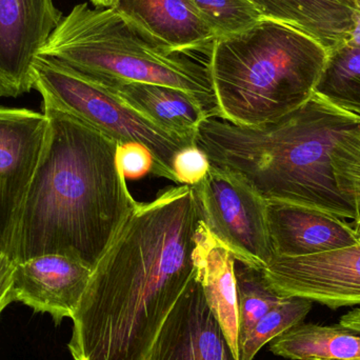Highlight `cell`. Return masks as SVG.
Here are the masks:
<instances>
[{"instance_id":"obj_1","label":"cell","mask_w":360,"mask_h":360,"mask_svg":"<svg viewBox=\"0 0 360 360\" xmlns=\"http://www.w3.org/2000/svg\"><path fill=\"white\" fill-rule=\"evenodd\" d=\"M200 221L188 184L137 202L95 264L72 316L74 360H146L194 277Z\"/></svg>"},{"instance_id":"obj_2","label":"cell","mask_w":360,"mask_h":360,"mask_svg":"<svg viewBox=\"0 0 360 360\" xmlns=\"http://www.w3.org/2000/svg\"><path fill=\"white\" fill-rule=\"evenodd\" d=\"M49 129L17 230L13 259L65 254L94 269L137 205L118 143L44 101Z\"/></svg>"},{"instance_id":"obj_3","label":"cell","mask_w":360,"mask_h":360,"mask_svg":"<svg viewBox=\"0 0 360 360\" xmlns=\"http://www.w3.org/2000/svg\"><path fill=\"white\" fill-rule=\"evenodd\" d=\"M359 128L360 116L314 93L298 109L258 126L207 118L195 145L212 167L240 177L266 201L308 205L355 222L359 212L338 191L331 153L340 137Z\"/></svg>"},{"instance_id":"obj_4","label":"cell","mask_w":360,"mask_h":360,"mask_svg":"<svg viewBox=\"0 0 360 360\" xmlns=\"http://www.w3.org/2000/svg\"><path fill=\"white\" fill-rule=\"evenodd\" d=\"M328 56L310 36L269 19L217 38L209 68L218 118L258 126L298 109L314 94Z\"/></svg>"},{"instance_id":"obj_5","label":"cell","mask_w":360,"mask_h":360,"mask_svg":"<svg viewBox=\"0 0 360 360\" xmlns=\"http://www.w3.org/2000/svg\"><path fill=\"white\" fill-rule=\"evenodd\" d=\"M210 53L173 50L114 6L80 4L61 18L39 55L58 59L103 86L141 82L179 89L218 117Z\"/></svg>"},{"instance_id":"obj_6","label":"cell","mask_w":360,"mask_h":360,"mask_svg":"<svg viewBox=\"0 0 360 360\" xmlns=\"http://www.w3.org/2000/svg\"><path fill=\"white\" fill-rule=\"evenodd\" d=\"M34 89L51 103L120 143L143 146L153 158L152 173L176 182L173 162L195 141L174 134L129 105L115 92L53 57L38 55Z\"/></svg>"},{"instance_id":"obj_7","label":"cell","mask_w":360,"mask_h":360,"mask_svg":"<svg viewBox=\"0 0 360 360\" xmlns=\"http://www.w3.org/2000/svg\"><path fill=\"white\" fill-rule=\"evenodd\" d=\"M201 221L235 259L264 269L274 257L266 201L237 175L212 167L191 186Z\"/></svg>"},{"instance_id":"obj_8","label":"cell","mask_w":360,"mask_h":360,"mask_svg":"<svg viewBox=\"0 0 360 360\" xmlns=\"http://www.w3.org/2000/svg\"><path fill=\"white\" fill-rule=\"evenodd\" d=\"M48 129L44 112L0 105V253L12 259L21 212Z\"/></svg>"},{"instance_id":"obj_9","label":"cell","mask_w":360,"mask_h":360,"mask_svg":"<svg viewBox=\"0 0 360 360\" xmlns=\"http://www.w3.org/2000/svg\"><path fill=\"white\" fill-rule=\"evenodd\" d=\"M275 291L332 310L360 306V243L304 257L274 256L262 269Z\"/></svg>"},{"instance_id":"obj_10","label":"cell","mask_w":360,"mask_h":360,"mask_svg":"<svg viewBox=\"0 0 360 360\" xmlns=\"http://www.w3.org/2000/svg\"><path fill=\"white\" fill-rule=\"evenodd\" d=\"M63 17L53 0H0V98L34 89V61Z\"/></svg>"},{"instance_id":"obj_11","label":"cell","mask_w":360,"mask_h":360,"mask_svg":"<svg viewBox=\"0 0 360 360\" xmlns=\"http://www.w3.org/2000/svg\"><path fill=\"white\" fill-rule=\"evenodd\" d=\"M146 360H237L195 275L169 313Z\"/></svg>"},{"instance_id":"obj_12","label":"cell","mask_w":360,"mask_h":360,"mask_svg":"<svg viewBox=\"0 0 360 360\" xmlns=\"http://www.w3.org/2000/svg\"><path fill=\"white\" fill-rule=\"evenodd\" d=\"M93 269L65 254H44L16 262L15 302L50 314L55 323L72 319L88 287Z\"/></svg>"},{"instance_id":"obj_13","label":"cell","mask_w":360,"mask_h":360,"mask_svg":"<svg viewBox=\"0 0 360 360\" xmlns=\"http://www.w3.org/2000/svg\"><path fill=\"white\" fill-rule=\"evenodd\" d=\"M274 256L304 257L356 245L359 234L345 218L285 201H266Z\"/></svg>"},{"instance_id":"obj_14","label":"cell","mask_w":360,"mask_h":360,"mask_svg":"<svg viewBox=\"0 0 360 360\" xmlns=\"http://www.w3.org/2000/svg\"><path fill=\"white\" fill-rule=\"evenodd\" d=\"M114 8L175 51H211L216 39L188 0H118Z\"/></svg>"},{"instance_id":"obj_15","label":"cell","mask_w":360,"mask_h":360,"mask_svg":"<svg viewBox=\"0 0 360 360\" xmlns=\"http://www.w3.org/2000/svg\"><path fill=\"white\" fill-rule=\"evenodd\" d=\"M264 19L300 30L328 52L346 44L356 27L353 0H250Z\"/></svg>"},{"instance_id":"obj_16","label":"cell","mask_w":360,"mask_h":360,"mask_svg":"<svg viewBox=\"0 0 360 360\" xmlns=\"http://www.w3.org/2000/svg\"><path fill=\"white\" fill-rule=\"evenodd\" d=\"M195 276L205 300L219 321L233 353L239 360L238 314L233 254L217 240L202 221L197 230Z\"/></svg>"},{"instance_id":"obj_17","label":"cell","mask_w":360,"mask_h":360,"mask_svg":"<svg viewBox=\"0 0 360 360\" xmlns=\"http://www.w3.org/2000/svg\"><path fill=\"white\" fill-rule=\"evenodd\" d=\"M155 124L184 139H196L207 118L213 117L192 95L162 84L124 82L105 86Z\"/></svg>"},{"instance_id":"obj_18","label":"cell","mask_w":360,"mask_h":360,"mask_svg":"<svg viewBox=\"0 0 360 360\" xmlns=\"http://www.w3.org/2000/svg\"><path fill=\"white\" fill-rule=\"evenodd\" d=\"M269 344L273 354L291 360L360 359V334L340 325L302 321Z\"/></svg>"},{"instance_id":"obj_19","label":"cell","mask_w":360,"mask_h":360,"mask_svg":"<svg viewBox=\"0 0 360 360\" xmlns=\"http://www.w3.org/2000/svg\"><path fill=\"white\" fill-rule=\"evenodd\" d=\"M315 93L360 116V44L349 40L330 51Z\"/></svg>"},{"instance_id":"obj_20","label":"cell","mask_w":360,"mask_h":360,"mask_svg":"<svg viewBox=\"0 0 360 360\" xmlns=\"http://www.w3.org/2000/svg\"><path fill=\"white\" fill-rule=\"evenodd\" d=\"M234 275L239 348L258 321L285 297L275 291L262 269L235 259Z\"/></svg>"},{"instance_id":"obj_21","label":"cell","mask_w":360,"mask_h":360,"mask_svg":"<svg viewBox=\"0 0 360 360\" xmlns=\"http://www.w3.org/2000/svg\"><path fill=\"white\" fill-rule=\"evenodd\" d=\"M312 307L313 302L304 298H283L258 321L239 345V360H253L264 345L304 321Z\"/></svg>"},{"instance_id":"obj_22","label":"cell","mask_w":360,"mask_h":360,"mask_svg":"<svg viewBox=\"0 0 360 360\" xmlns=\"http://www.w3.org/2000/svg\"><path fill=\"white\" fill-rule=\"evenodd\" d=\"M216 39L241 33L264 19L250 0H188Z\"/></svg>"},{"instance_id":"obj_23","label":"cell","mask_w":360,"mask_h":360,"mask_svg":"<svg viewBox=\"0 0 360 360\" xmlns=\"http://www.w3.org/2000/svg\"><path fill=\"white\" fill-rule=\"evenodd\" d=\"M331 162L338 191L360 214V128L336 141Z\"/></svg>"},{"instance_id":"obj_24","label":"cell","mask_w":360,"mask_h":360,"mask_svg":"<svg viewBox=\"0 0 360 360\" xmlns=\"http://www.w3.org/2000/svg\"><path fill=\"white\" fill-rule=\"evenodd\" d=\"M211 168L209 158L196 145L180 150L173 162V171L177 184L194 186L198 184Z\"/></svg>"},{"instance_id":"obj_25","label":"cell","mask_w":360,"mask_h":360,"mask_svg":"<svg viewBox=\"0 0 360 360\" xmlns=\"http://www.w3.org/2000/svg\"><path fill=\"white\" fill-rule=\"evenodd\" d=\"M118 164L127 179H137L152 172L153 158L143 146L136 143H120L117 148Z\"/></svg>"},{"instance_id":"obj_26","label":"cell","mask_w":360,"mask_h":360,"mask_svg":"<svg viewBox=\"0 0 360 360\" xmlns=\"http://www.w3.org/2000/svg\"><path fill=\"white\" fill-rule=\"evenodd\" d=\"M16 262L6 255L0 253V314L14 300L13 293V275Z\"/></svg>"},{"instance_id":"obj_27","label":"cell","mask_w":360,"mask_h":360,"mask_svg":"<svg viewBox=\"0 0 360 360\" xmlns=\"http://www.w3.org/2000/svg\"><path fill=\"white\" fill-rule=\"evenodd\" d=\"M355 4H356V27H355L354 33H353L352 38L350 40L360 44V6L356 2H355Z\"/></svg>"},{"instance_id":"obj_28","label":"cell","mask_w":360,"mask_h":360,"mask_svg":"<svg viewBox=\"0 0 360 360\" xmlns=\"http://www.w3.org/2000/svg\"><path fill=\"white\" fill-rule=\"evenodd\" d=\"M97 8H112L115 6L118 0H90Z\"/></svg>"},{"instance_id":"obj_29","label":"cell","mask_w":360,"mask_h":360,"mask_svg":"<svg viewBox=\"0 0 360 360\" xmlns=\"http://www.w3.org/2000/svg\"><path fill=\"white\" fill-rule=\"evenodd\" d=\"M355 231H356L357 234L360 235V216L359 219L355 221Z\"/></svg>"},{"instance_id":"obj_30","label":"cell","mask_w":360,"mask_h":360,"mask_svg":"<svg viewBox=\"0 0 360 360\" xmlns=\"http://www.w3.org/2000/svg\"><path fill=\"white\" fill-rule=\"evenodd\" d=\"M354 1L360 6V0H354Z\"/></svg>"},{"instance_id":"obj_31","label":"cell","mask_w":360,"mask_h":360,"mask_svg":"<svg viewBox=\"0 0 360 360\" xmlns=\"http://www.w3.org/2000/svg\"><path fill=\"white\" fill-rule=\"evenodd\" d=\"M345 360H360V359H345Z\"/></svg>"},{"instance_id":"obj_32","label":"cell","mask_w":360,"mask_h":360,"mask_svg":"<svg viewBox=\"0 0 360 360\" xmlns=\"http://www.w3.org/2000/svg\"><path fill=\"white\" fill-rule=\"evenodd\" d=\"M359 241H360V235H359Z\"/></svg>"}]
</instances>
